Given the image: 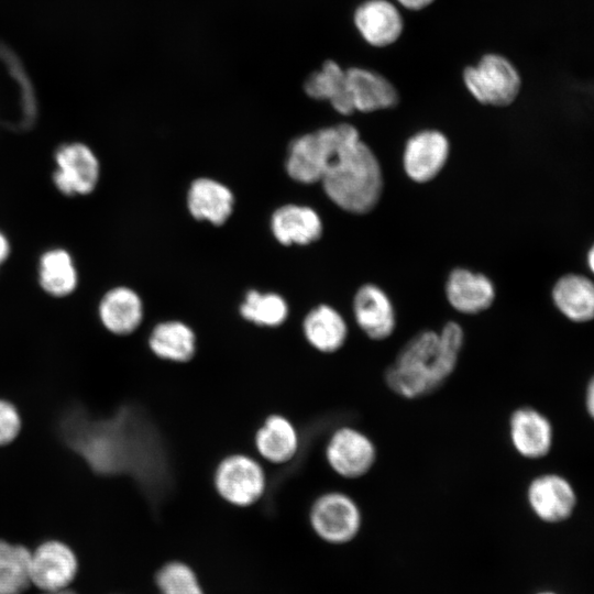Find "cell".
<instances>
[{
	"mask_svg": "<svg viewBox=\"0 0 594 594\" xmlns=\"http://www.w3.org/2000/svg\"><path fill=\"white\" fill-rule=\"evenodd\" d=\"M537 594H556V593L549 592V591H543V592H539V593H537Z\"/></svg>",
	"mask_w": 594,
	"mask_h": 594,
	"instance_id": "e575fe53",
	"label": "cell"
},
{
	"mask_svg": "<svg viewBox=\"0 0 594 594\" xmlns=\"http://www.w3.org/2000/svg\"><path fill=\"white\" fill-rule=\"evenodd\" d=\"M509 439L514 449L524 458L544 457L552 443V428L549 420L538 410L520 407L509 418Z\"/></svg>",
	"mask_w": 594,
	"mask_h": 594,
	"instance_id": "ffe728a7",
	"label": "cell"
},
{
	"mask_svg": "<svg viewBox=\"0 0 594 594\" xmlns=\"http://www.w3.org/2000/svg\"><path fill=\"white\" fill-rule=\"evenodd\" d=\"M586 407L590 415L594 418V377L591 381L586 393Z\"/></svg>",
	"mask_w": 594,
	"mask_h": 594,
	"instance_id": "4dcf8cb0",
	"label": "cell"
},
{
	"mask_svg": "<svg viewBox=\"0 0 594 594\" xmlns=\"http://www.w3.org/2000/svg\"><path fill=\"white\" fill-rule=\"evenodd\" d=\"M320 183L329 199L344 211L363 215L377 205L383 190L382 169L352 124Z\"/></svg>",
	"mask_w": 594,
	"mask_h": 594,
	"instance_id": "7a4b0ae2",
	"label": "cell"
},
{
	"mask_svg": "<svg viewBox=\"0 0 594 594\" xmlns=\"http://www.w3.org/2000/svg\"><path fill=\"white\" fill-rule=\"evenodd\" d=\"M40 285L47 294L64 297L72 294L78 276L70 254L63 249L45 252L40 260Z\"/></svg>",
	"mask_w": 594,
	"mask_h": 594,
	"instance_id": "484cf974",
	"label": "cell"
},
{
	"mask_svg": "<svg viewBox=\"0 0 594 594\" xmlns=\"http://www.w3.org/2000/svg\"><path fill=\"white\" fill-rule=\"evenodd\" d=\"M57 169L53 180L66 196L88 195L99 179V162L94 152L82 143L62 145L55 153Z\"/></svg>",
	"mask_w": 594,
	"mask_h": 594,
	"instance_id": "9c48e42d",
	"label": "cell"
},
{
	"mask_svg": "<svg viewBox=\"0 0 594 594\" xmlns=\"http://www.w3.org/2000/svg\"><path fill=\"white\" fill-rule=\"evenodd\" d=\"M352 23L364 43L386 48L399 41L405 30L402 9L393 0H363L354 8Z\"/></svg>",
	"mask_w": 594,
	"mask_h": 594,
	"instance_id": "ba28073f",
	"label": "cell"
},
{
	"mask_svg": "<svg viewBox=\"0 0 594 594\" xmlns=\"http://www.w3.org/2000/svg\"><path fill=\"white\" fill-rule=\"evenodd\" d=\"M308 524L314 535L331 546L352 542L363 527V513L358 502L342 491L319 494L308 509Z\"/></svg>",
	"mask_w": 594,
	"mask_h": 594,
	"instance_id": "5b68a950",
	"label": "cell"
},
{
	"mask_svg": "<svg viewBox=\"0 0 594 594\" xmlns=\"http://www.w3.org/2000/svg\"><path fill=\"white\" fill-rule=\"evenodd\" d=\"M301 332L305 341L315 351L333 354L344 346L349 328L344 317L334 307L320 304L304 317Z\"/></svg>",
	"mask_w": 594,
	"mask_h": 594,
	"instance_id": "ac0fdd59",
	"label": "cell"
},
{
	"mask_svg": "<svg viewBox=\"0 0 594 594\" xmlns=\"http://www.w3.org/2000/svg\"><path fill=\"white\" fill-rule=\"evenodd\" d=\"M21 429V417L13 404L0 399V446L13 441Z\"/></svg>",
	"mask_w": 594,
	"mask_h": 594,
	"instance_id": "f1b7e54d",
	"label": "cell"
},
{
	"mask_svg": "<svg viewBox=\"0 0 594 594\" xmlns=\"http://www.w3.org/2000/svg\"><path fill=\"white\" fill-rule=\"evenodd\" d=\"M158 594H206L196 571L186 562L172 560L155 573Z\"/></svg>",
	"mask_w": 594,
	"mask_h": 594,
	"instance_id": "83f0119b",
	"label": "cell"
},
{
	"mask_svg": "<svg viewBox=\"0 0 594 594\" xmlns=\"http://www.w3.org/2000/svg\"><path fill=\"white\" fill-rule=\"evenodd\" d=\"M252 443L255 455L262 462L282 466L297 457L300 449V433L286 415L271 413L256 427Z\"/></svg>",
	"mask_w": 594,
	"mask_h": 594,
	"instance_id": "30bf717a",
	"label": "cell"
},
{
	"mask_svg": "<svg viewBox=\"0 0 594 594\" xmlns=\"http://www.w3.org/2000/svg\"><path fill=\"white\" fill-rule=\"evenodd\" d=\"M31 552L0 539V594H22L31 584Z\"/></svg>",
	"mask_w": 594,
	"mask_h": 594,
	"instance_id": "4316f807",
	"label": "cell"
},
{
	"mask_svg": "<svg viewBox=\"0 0 594 594\" xmlns=\"http://www.w3.org/2000/svg\"><path fill=\"white\" fill-rule=\"evenodd\" d=\"M211 484L216 495L234 508H251L265 496L268 477L263 462L246 452H231L215 465Z\"/></svg>",
	"mask_w": 594,
	"mask_h": 594,
	"instance_id": "3957f363",
	"label": "cell"
},
{
	"mask_svg": "<svg viewBox=\"0 0 594 594\" xmlns=\"http://www.w3.org/2000/svg\"><path fill=\"white\" fill-rule=\"evenodd\" d=\"M551 298L556 308L571 321L594 319V279L587 275L573 272L561 275L552 286Z\"/></svg>",
	"mask_w": 594,
	"mask_h": 594,
	"instance_id": "7402d4cb",
	"label": "cell"
},
{
	"mask_svg": "<svg viewBox=\"0 0 594 594\" xmlns=\"http://www.w3.org/2000/svg\"><path fill=\"white\" fill-rule=\"evenodd\" d=\"M10 253V245L7 238L0 232V263H2Z\"/></svg>",
	"mask_w": 594,
	"mask_h": 594,
	"instance_id": "1f68e13d",
	"label": "cell"
},
{
	"mask_svg": "<svg viewBox=\"0 0 594 594\" xmlns=\"http://www.w3.org/2000/svg\"><path fill=\"white\" fill-rule=\"evenodd\" d=\"M77 570L78 561L74 551L62 541H45L31 553V583L45 593L66 590Z\"/></svg>",
	"mask_w": 594,
	"mask_h": 594,
	"instance_id": "8fae6325",
	"label": "cell"
},
{
	"mask_svg": "<svg viewBox=\"0 0 594 594\" xmlns=\"http://www.w3.org/2000/svg\"><path fill=\"white\" fill-rule=\"evenodd\" d=\"M346 89L354 112L392 109L399 100L395 85L380 72L364 66L345 68Z\"/></svg>",
	"mask_w": 594,
	"mask_h": 594,
	"instance_id": "5bb4252c",
	"label": "cell"
},
{
	"mask_svg": "<svg viewBox=\"0 0 594 594\" xmlns=\"http://www.w3.org/2000/svg\"><path fill=\"white\" fill-rule=\"evenodd\" d=\"M234 197L222 183L208 177L195 179L187 193V208L197 220L223 224L233 211Z\"/></svg>",
	"mask_w": 594,
	"mask_h": 594,
	"instance_id": "603a6c76",
	"label": "cell"
},
{
	"mask_svg": "<svg viewBox=\"0 0 594 594\" xmlns=\"http://www.w3.org/2000/svg\"><path fill=\"white\" fill-rule=\"evenodd\" d=\"M304 90L308 97L315 100L329 101L340 114L354 113L345 84V68L337 61L323 62L319 69L307 77Z\"/></svg>",
	"mask_w": 594,
	"mask_h": 594,
	"instance_id": "cb8c5ba5",
	"label": "cell"
},
{
	"mask_svg": "<svg viewBox=\"0 0 594 594\" xmlns=\"http://www.w3.org/2000/svg\"><path fill=\"white\" fill-rule=\"evenodd\" d=\"M352 312L359 329L371 340H386L396 329L394 305L387 294L374 284H364L356 290Z\"/></svg>",
	"mask_w": 594,
	"mask_h": 594,
	"instance_id": "4fadbf2b",
	"label": "cell"
},
{
	"mask_svg": "<svg viewBox=\"0 0 594 594\" xmlns=\"http://www.w3.org/2000/svg\"><path fill=\"white\" fill-rule=\"evenodd\" d=\"M400 9L408 11H422L432 6L437 0H393Z\"/></svg>",
	"mask_w": 594,
	"mask_h": 594,
	"instance_id": "f546056e",
	"label": "cell"
},
{
	"mask_svg": "<svg viewBox=\"0 0 594 594\" xmlns=\"http://www.w3.org/2000/svg\"><path fill=\"white\" fill-rule=\"evenodd\" d=\"M464 340V330L455 321H448L440 331L427 329L414 334L387 366V387L410 400L430 395L455 371Z\"/></svg>",
	"mask_w": 594,
	"mask_h": 594,
	"instance_id": "6da1fadb",
	"label": "cell"
},
{
	"mask_svg": "<svg viewBox=\"0 0 594 594\" xmlns=\"http://www.w3.org/2000/svg\"><path fill=\"white\" fill-rule=\"evenodd\" d=\"M495 295V286L487 276L466 268L453 270L446 283L448 302L464 315L485 311L493 305Z\"/></svg>",
	"mask_w": 594,
	"mask_h": 594,
	"instance_id": "2e32d148",
	"label": "cell"
},
{
	"mask_svg": "<svg viewBox=\"0 0 594 594\" xmlns=\"http://www.w3.org/2000/svg\"><path fill=\"white\" fill-rule=\"evenodd\" d=\"M46 594H76V593L73 592V591H69V590H62V591L51 592V593H46Z\"/></svg>",
	"mask_w": 594,
	"mask_h": 594,
	"instance_id": "836d02e7",
	"label": "cell"
},
{
	"mask_svg": "<svg viewBox=\"0 0 594 594\" xmlns=\"http://www.w3.org/2000/svg\"><path fill=\"white\" fill-rule=\"evenodd\" d=\"M323 454L330 470L346 480L363 477L377 460L374 441L352 426L336 428L328 437Z\"/></svg>",
	"mask_w": 594,
	"mask_h": 594,
	"instance_id": "52a82bcc",
	"label": "cell"
},
{
	"mask_svg": "<svg viewBox=\"0 0 594 594\" xmlns=\"http://www.w3.org/2000/svg\"><path fill=\"white\" fill-rule=\"evenodd\" d=\"M349 125V123H339L293 140L285 162L288 176L297 183L307 185L321 182Z\"/></svg>",
	"mask_w": 594,
	"mask_h": 594,
	"instance_id": "8992f818",
	"label": "cell"
},
{
	"mask_svg": "<svg viewBox=\"0 0 594 594\" xmlns=\"http://www.w3.org/2000/svg\"><path fill=\"white\" fill-rule=\"evenodd\" d=\"M150 353L160 361L187 364L198 352V339L191 326L177 319L157 322L146 340Z\"/></svg>",
	"mask_w": 594,
	"mask_h": 594,
	"instance_id": "9a60e30c",
	"label": "cell"
},
{
	"mask_svg": "<svg viewBox=\"0 0 594 594\" xmlns=\"http://www.w3.org/2000/svg\"><path fill=\"white\" fill-rule=\"evenodd\" d=\"M239 314L245 321L262 328H278L289 316L285 298L273 292L249 290L239 306Z\"/></svg>",
	"mask_w": 594,
	"mask_h": 594,
	"instance_id": "d4e9b609",
	"label": "cell"
},
{
	"mask_svg": "<svg viewBox=\"0 0 594 594\" xmlns=\"http://www.w3.org/2000/svg\"><path fill=\"white\" fill-rule=\"evenodd\" d=\"M101 324L112 334L134 333L143 322L144 305L136 292L119 286L108 290L98 306Z\"/></svg>",
	"mask_w": 594,
	"mask_h": 594,
	"instance_id": "d6986e66",
	"label": "cell"
},
{
	"mask_svg": "<svg viewBox=\"0 0 594 594\" xmlns=\"http://www.w3.org/2000/svg\"><path fill=\"white\" fill-rule=\"evenodd\" d=\"M527 499L535 515L548 522L565 519L575 505V494L571 485L554 474H544L532 480L527 490Z\"/></svg>",
	"mask_w": 594,
	"mask_h": 594,
	"instance_id": "e0dca14e",
	"label": "cell"
},
{
	"mask_svg": "<svg viewBox=\"0 0 594 594\" xmlns=\"http://www.w3.org/2000/svg\"><path fill=\"white\" fill-rule=\"evenodd\" d=\"M271 229L283 245H307L320 239L323 226L312 208L288 204L273 212Z\"/></svg>",
	"mask_w": 594,
	"mask_h": 594,
	"instance_id": "44dd1931",
	"label": "cell"
},
{
	"mask_svg": "<svg viewBox=\"0 0 594 594\" xmlns=\"http://www.w3.org/2000/svg\"><path fill=\"white\" fill-rule=\"evenodd\" d=\"M586 266L591 274L594 276V242L588 248L585 255Z\"/></svg>",
	"mask_w": 594,
	"mask_h": 594,
	"instance_id": "d6a6232c",
	"label": "cell"
},
{
	"mask_svg": "<svg viewBox=\"0 0 594 594\" xmlns=\"http://www.w3.org/2000/svg\"><path fill=\"white\" fill-rule=\"evenodd\" d=\"M450 154L448 138L438 130H422L410 136L405 145L403 163L407 176L416 183L433 179L446 165Z\"/></svg>",
	"mask_w": 594,
	"mask_h": 594,
	"instance_id": "7c38bea8",
	"label": "cell"
},
{
	"mask_svg": "<svg viewBox=\"0 0 594 594\" xmlns=\"http://www.w3.org/2000/svg\"><path fill=\"white\" fill-rule=\"evenodd\" d=\"M462 82L481 105L507 107L521 90V76L516 65L505 55L488 52L462 70Z\"/></svg>",
	"mask_w": 594,
	"mask_h": 594,
	"instance_id": "277c9868",
	"label": "cell"
}]
</instances>
